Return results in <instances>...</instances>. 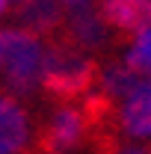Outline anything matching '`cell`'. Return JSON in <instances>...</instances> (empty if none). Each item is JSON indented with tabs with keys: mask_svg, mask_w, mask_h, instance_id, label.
Masks as SVG:
<instances>
[{
	"mask_svg": "<svg viewBox=\"0 0 151 154\" xmlns=\"http://www.w3.org/2000/svg\"><path fill=\"white\" fill-rule=\"evenodd\" d=\"M98 15L110 30L122 36H136L151 27V0H101Z\"/></svg>",
	"mask_w": 151,
	"mask_h": 154,
	"instance_id": "obj_4",
	"label": "cell"
},
{
	"mask_svg": "<svg viewBox=\"0 0 151 154\" xmlns=\"http://www.w3.org/2000/svg\"><path fill=\"white\" fill-rule=\"evenodd\" d=\"M139 77H142V74H136L128 62H125V65H107V68H101L98 89H101L107 98H113L116 104H119V101H125L128 92L139 83Z\"/></svg>",
	"mask_w": 151,
	"mask_h": 154,
	"instance_id": "obj_9",
	"label": "cell"
},
{
	"mask_svg": "<svg viewBox=\"0 0 151 154\" xmlns=\"http://www.w3.org/2000/svg\"><path fill=\"white\" fill-rule=\"evenodd\" d=\"M30 122L15 95H0V154H27Z\"/></svg>",
	"mask_w": 151,
	"mask_h": 154,
	"instance_id": "obj_8",
	"label": "cell"
},
{
	"mask_svg": "<svg viewBox=\"0 0 151 154\" xmlns=\"http://www.w3.org/2000/svg\"><path fill=\"white\" fill-rule=\"evenodd\" d=\"M15 18H18L21 30L51 38L59 33V27L65 21V6H62V0H18Z\"/></svg>",
	"mask_w": 151,
	"mask_h": 154,
	"instance_id": "obj_5",
	"label": "cell"
},
{
	"mask_svg": "<svg viewBox=\"0 0 151 154\" xmlns=\"http://www.w3.org/2000/svg\"><path fill=\"white\" fill-rule=\"evenodd\" d=\"M119 128L136 139H151V77H139L119 110Z\"/></svg>",
	"mask_w": 151,
	"mask_h": 154,
	"instance_id": "obj_7",
	"label": "cell"
},
{
	"mask_svg": "<svg viewBox=\"0 0 151 154\" xmlns=\"http://www.w3.org/2000/svg\"><path fill=\"white\" fill-rule=\"evenodd\" d=\"M95 125L80 104H59L54 116L39 128L36 142H30L27 154H68L92 142Z\"/></svg>",
	"mask_w": 151,
	"mask_h": 154,
	"instance_id": "obj_3",
	"label": "cell"
},
{
	"mask_svg": "<svg viewBox=\"0 0 151 154\" xmlns=\"http://www.w3.org/2000/svg\"><path fill=\"white\" fill-rule=\"evenodd\" d=\"M59 36H65L68 42H74L77 48H83V51H92V48H101L107 42L110 27L104 24V18L95 9L77 6V9L65 12V21L59 27Z\"/></svg>",
	"mask_w": 151,
	"mask_h": 154,
	"instance_id": "obj_6",
	"label": "cell"
},
{
	"mask_svg": "<svg viewBox=\"0 0 151 154\" xmlns=\"http://www.w3.org/2000/svg\"><path fill=\"white\" fill-rule=\"evenodd\" d=\"M92 0H62V6L65 9H77V6H89Z\"/></svg>",
	"mask_w": 151,
	"mask_h": 154,
	"instance_id": "obj_11",
	"label": "cell"
},
{
	"mask_svg": "<svg viewBox=\"0 0 151 154\" xmlns=\"http://www.w3.org/2000/svg\"><path fill=\"white\" fill-rule=\"evenodd\" d=\"M45 45L30 30L9 27L0 30V68L6 71V86L15 95H30L42 77Z\"/></svg>",
	"mask_w": 151,
	"mask_h": 154,
	"instance_id": "obj_2",
	"label": "cell"
},
{
	"mask_svg": "<svg viewBox=\"0 0 151 154\" xmlns=\"http://www.w3.org/2000/svg\"><path fill=\"white\" fill-rule=\"evenodd\" d=\"M125 62L131 65L136 74H142V77L148 74V77H151V27L133 36V42H131V51H128Z\"/></svg>",
	"mask_w": 151,
	"mask_h": 154,
	"instance_id": "obj_10",
	"label": "cell"
},
{
	"mask_svg": "<svg viewBox=\"0 0 151 154\" xmlns=\"http://www.w3.org/2000/svg\"><path fill=\"white\" fill-rule=\"evenodd\" d=\"M9 3H12V0H0V18L9 12Z\"/></svg>",
	"mask_w": 151,
	"mask_h": 154,
	"instance_id": "obj_12",
	"label": "cell"
},
{
	"mask_svg": "<svg viewBox=\"0 0 151 154\" xmlns=\"http://www.w3.org/2000/svg\"><path fill=\"white\" fill-rule=\"evenodd\" d=\"M98 80H101V65L83 48H77L59 33L48 38L39 77L45 98L57 104H77L98 89Z\"/></svg>",
	"mask_w": 151,
	"mask_h": 154,
	"instance_id": "obj_1",
	"label": "cell"
}]
</instances>
